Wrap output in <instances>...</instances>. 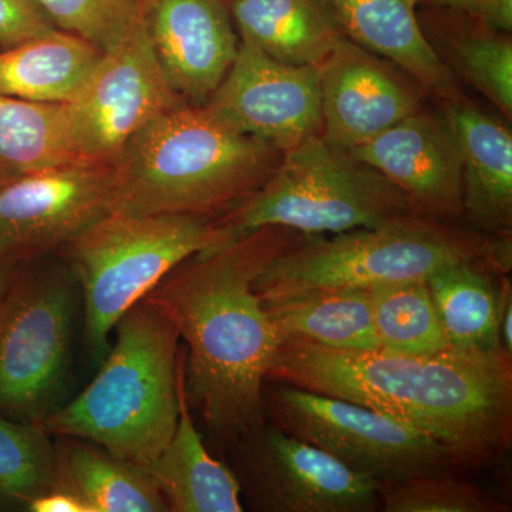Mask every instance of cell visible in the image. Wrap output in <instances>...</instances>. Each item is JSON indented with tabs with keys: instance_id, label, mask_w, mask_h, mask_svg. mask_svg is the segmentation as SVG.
Returning <instances> with one entry per match:
<instances>
[{
	"instance_id": "cell-1",
	"label": "cell",
	"mask_w": 512,
	"mask_h": 512,
	"mask_svg": "<svg viewBox=\"0 0 512 512\" xmlns=\"http://www.w3.org/2000/svg\"><path fill=\"white\" fill-rule=\"evenodd\" d=\"M268 382L389 414L446 448L460 471L491 466L511 447L512 356L504 349L407 356L284 336Z\"/></svg>"
},
{
	"instance_id": "cell-2",
	"label": "cell",
	"mask_w": 512,
	"mask_h": 512,
	"mask_svg": "<svg viewBox=\"0 0 512 512\" xmlns=\"http://www.w3.org/2000/svg\"><path fill=\"white\" fill-rule=\"evenodd\" d=\"M303 237L281 227L255 229L191 256L146 296L187 343L185 396L221 443L234 444L266 423L265 384L282 336L254 282Z\"/></svg>"
},
{
	"instance_id": "cell-3",
	"label": "cell",
	"mask_w": 512,
	"mask_h": 512,
	"mask_svg": "<svg viewBox=\"0 0 512 512\" xmlns=\"http://www.w3.org/2000/svg\"><path fill=\"white\" fill-rule=\"evenodd\" d=\"M282 154L205 104H180L124 148L113 211L218 217L264 185Z\"/></svg>"
},
{
	"instance_id": "cell-4",
	"label": "cell",
	"mask_w": 512,
	"mask_h": 512,
	"mask_svg": "<svg viewBox=\"0 0 512 512\" xmlns=\"http://www.w3.org/2000/svg\"><path fill=\"white\" fill-rule=\"evenodd\" d=\"M116 343L79 396L40 423L50 436L89 441L147 467L170 443L180 413L184 353L177 329L144 298L119 320Z\"/></svg>"
},
{
	"instance_id": "cell-5",
	"label": "cell",
	"mask_w": 512,
	"mask_h": 512,
	"mask_svg": "<svg viewBox=\"0 0 512 512\" xmlns=\"http://www.w3.org/2000/svg\"><path fill=\"white\" fill-rule=\"evenodd\" d=\"M457 262L487 264L507 274L510 238L424 215L332 237L305 235L265 266L254 291L265 302L309 292L370 289L427 279Z\"/></svg>"
},
{
	"instance_id": "cell-6",
	"label": "cell",
	"mask_w": 512,
	"mask_h": 512,
	"mask_svg": "<svg viewBox=\"0 0 512 512\" xmlns=\"http://www.w3.org/2000/svg\"><path fill=\"white\" fill-rule=\"evenodd\" d=\"M414 215L423 214L396 185L349 151L316 136L284 151L264 185L214 217L218 244L212 249L264 227L313 237L379 227Z\"/></svg>"
},
{
	"instance_id": "cell-7",
	"label": "cell",
	"mask_w": 512,
	"mask_h": 512,
	"mask_svg": "<svg viewBox=\"0 0 512 512\" xmlns=\"http://www.w3.org/2000/svg\"><path fill=\"white\" fill-rule=\"evenodd\" d=\"M217 244L214 218L111 211L64 245L96 363L103 362L111 332L134 305L178 265Z\"/></svg>"
},
{
	"instance_id": "cell-8",
	"label": "cell",
	"mask_w": 512,
	"mask_h": 512,
	"mask_svg": "<svg viewBox=\"0 0 512 512\" xmlns=\"http://www.w3.org/2000/svg\"><path fill=\"white\" fill-rule=\"evenodd\" d=\"M79 285L69 269L22 259L0 298V414L40 426L67 383Z\"/></svg>"
},
{
	"instance_id": "cell-9",
	"label": "cell",
	"mask_w": 512,
	"mask_h": 512,
	"mask_svg": "<svg viewBox=\"0 0 512 512\" xmlns=\"http://www.w3.org/2000/svg\"><path fill=\"white\" fill-rule=\"evenodd\" d=\"M265 419L335 457L377 485L458 470L453 456L423 431L363 404L271 382Z\"/></svg>"
},
{
	"instance_id": "cell-10",
	"label": "cell",
	"mask_w": 512,
	"mask_h": 512,
	"mask_svg": "<svg viewBox=\"0 0 512 512\" xmlns=\"http://www.w3.org/2000/svg\"><path fill=\"white\" fill-rule=\"evenodd\" d=\"M231 446L237 461L232 471L256 511L380 510L375 481L268 421Z\"/></svg>"
},
{
	"instance_id": "cell-11",
	"label": "cell",
	"mask_w": 512,
	"mask_h": 512,
	"mask_svg": "<svg viewBox=\"0 0 512 512\" xmlns=\"http://www.w3.org/2000/svg\"><path fill=\"white\" fill-rule=\"evenodd\" d=\"M184 103L168 82L140 18L119 47L104 53L67 107L83 160L116 164L131 138Z\"/></svg>"
},
{
	"instance_id": "cell-12",
	"label": "cell",
	"mask_w": 512,
	"mask_h": 512,
	"mask_svg": "<svg viewBox=\"0 0 512 512\" xmlns=\"http://www.w3.org/2000/svg\"><path fill=\"white\" fill-rule=\"evenodd\" d=\"M116 164L59 165L0 181V259L64 247L113 211Z\"/></svg>"
},
{
	"instance_id": "cell-13",
	"label": "cell",
	"mask_w": 512,
	"mask_h": 512,
	"mask_svg": "<svg viewBox=\"0 0 512 512\" xmlns=\"http://www.w3.org/2000/svg\"><path fill=\"white\" fill-rule=\"evenodd\" d=\"M205 106L282 153L322 136L319 67L278 62L244 40Z\"/></svg>"
},
{
	"instance_id": "cell-14",
	"label": "cell",
	"mask_w": 512,
	"mask_h": 512,
	"mask_svg": "<svg viewBox=\"0 0 512 512\" xmlns=\"http://www.w3.org/2000/svg\"><path fill=\"white\" fill-rule=\"evenodd\" d=\"M322 137L350 151L421 109L423 87L343 37L319 66Z\"/></svg>"
},
{
	"instance_id": "cell-15",
	"label": "cell",
	"mask_w": 512,
	"mask_h": 512,
	"mask_svg": "<svg viewBox=\"0 0 512 512\" xmlns=\"http://www.w3.org/2000/svg\"><path fill=\"white\" fill-rule=\"evenodd\" d=\"M349 153L396 185L420 214L440 221L463 215V164L444 114L421 107Z\"/></svg>"
},
{
	"instance_id": "cell-16",
	"label": "cell",
	"mask_w": 512,
	"mask_h": 512,
	"mask_svg": "<svg viewBox=\"0 0 512 512\" xmlns=\"http://www.w3.org/2000/svg\"><path fill=\"white\" fill-rule=\"evenodd\" d=\"M140 18L178 96L207 103L238 52L227 0H141Z\"/></svg>"
},
{
	"instance_id": "cell-17",
	"label": "cell",
	"mask_w": 512,
	"mask_h": 512,
	"mask_svg": "<svg viewBox=\"0 0 512 512\" xmlns=\"http://www.w3.org/2000/svg\"><path fill=\"white\" fill-rule=\"evenodd\" d=\"M446 100L443 114L463 164V215L478 231L507 237L512 222L511 130L470 101Z\"/></svg>"
},
{
	"instance_id": "cell-18",
	"label": "cell",
	"mask_w": 512,
	"mask_h": 512,
	"mask_svg": "<svg viewBox=\"0 0 512 512\" xmlns=\"http://www.w3.org/2000/svg\"><path fill=\"white\" fill-rule=\"evenodd\" d=\"M343 35L399 67L424 92L451 97L456 80L421 29L414 0H328Z\"/></svg>"
},
{
	"instance_id": "cell-19",
	"label": "cell",
	"mask_w": 512,
	"mask_h": 512,
	"mask_svg": "<svg viewBox=\"0 0 512 512\" xmlns=\"http://www.w3.org/2000/svg\"><path fill=\"white\" fill-rule=\"evenodd\" d=\"M168 511L241 512V485L232 468L211 456L195 427L180 380V413L170 443L147 466Z\"/></svg>"
},
{
	"instance_id": "cell-20",
	"label": "cell",
	"mask_w": 512,
	"mask_h": 512,
	"mask_svg": "<svg viewBox=\"0 0 512 512\" xmlns=\"http://www.w3.org/2000/svg\"><path fill=\"white\" fill-rule=\"evenodd\" d=\"M239 40L293 66H320L342 29L328 0H231Z\"/></svg>"
},
{
	"instance_id": "cell-21",
	"label": "cell",
	"mask_w": 512,
	"mask_h": 512,
	"mask_svg": "<svg viewBox=\"0 0 512 512\" xmlns=\"http://www.w3.org/2000/svg\"><path fill=\"white\" fill-rule=\"evenodd\" d=\"M494 266L457 262L426 279L434 308L451 348L503 349L500 323L510 281Z\"/></svg>"
},
{
	"instance_id": "cell-22",
	"label": "cell",
	"mask_w": 512,
	"mask_h": 512,
	"mask_svg": "<svg viewBox=\"0 0 512 512\" xmlns=\"http://www.w3.org/2000/svg\"><path fill=\"white\" fill-rule=\"evenodd\" d=\"M104 53L89 40L60 29L0 50V94L39 103H72Z\"/></svg>"
},
{
	"instance_id": "cell-23",
	"label": "cell",
	"mask_w": 512,
	"mask_h": 512,
	"mask_svg": "<svg viewBox=\"0 0 512 512\" xmlns=\"http://www.w3.org/2000/svg\"><path fill=\"white\" fill-rule=\"evenodd\" d=\"M59 439L63 441L56 446V485L76 495L89 512L168 511L147 467L89 441Z\"/></svg>"
},
{
	"instance_id": "cell-24",
	"label": "cell",
	"mask_w": 512,
	"mask_h": 512,
	"mask_svg": "<svg viewBox=\"0 0 512 512\" xmlns=\"http://www.w3.org/2000/svg\"><path fill=\"white\" fill-rule=\"evenodd\" d=\"M262 306L282 338L292 336L332 349H380L369 289L301 293Z\"/></svg>"
},
{
	"instance_id": "cell-25",
	"label": "cell",
	"mask_w": 512,
	"mask_h": 512,
	"mask_svg": "<svg viewBox=\"0 0 512 512\" xmlns=\"http://www.w3.org/2000/svg\"><path fill=\"white\" fill-rule=\"evenodd\" d=\"M73 163L87 161L80 156L67 104L0 94V181Z\"/></svg>"
},
{
	"instance_id": "cell-26",
	"label": "cell",
	"mask_w": 512,
	"mask_h": 512,
	"mask_svg": "<svg viewBox=\"0 0 512 512\" xmlns=\"http://www.w3.org/2000/svg\"><path fill=\"white\" fill-rule=\"evenodd\" d=\"M369 292L380 349L421 356L451 348L426 279L377 285Z\"/></svg>"
},
{
	"instance_id": "cell-27",
	"label": "cell",
	"mask_w": 512,
	"mask_h": 512,
	"mask_svg": "<svg viewBox=\"0 0 512 512\" xmlns=\"http://www.w3.org/2000/svg\"><path fill=\"white\" fill-rule=\"evenodd\" d=\"M36 424L0 414V511H28L56 485V444Z\"/></svg>"
},
{
	"instance_id": "cell-28",
	"label": "cell",
	"mask_w": 512,
	"mask_h": 512,
	"mask_svg": "<svg viewBox=\"0 0 512 512\" xmlns=\"http://www.w3.org/2000/svg\"><path fill=\"white\" fill-rule=\"evenodd\" d=\"M476 22V20H474ZM454 69L503 114L512 116V42L510 35L476 22V28L446 37Z\"/></svg>"
},
{
	"instance_id": "cell-29",
	"label": "cell",
	"mask_w": 512,
	"mask_h": 512,
	"mask_svg": "<svg viewBox=\"0 0 512 512\" xmlns=\"http://www.w3.org/2000/svg\"><path fill=\"white\" fill-rule=\"evenodd\" d=\"M383 512H507L510 505L464 480L456 471L380 484Z\"/></svg>"
},
{
	"instance_id": "cell-30",
	"label": "cell",
	"mask_w": 512,
	"mask_h": 512,
	"mask_svg": "<svg viewBox=\"0 0 512 512\" xmlns=\"http://www.w3.org/2000/svg\"><path fill=\"white\" fill-rule=\"evenodd\" d=\"M53 25L103 52L119 47L140 20L141 0H37Z\"/></svg>"
},
{
	"instance_id": "cell-31",
	"label": "cell",
	"mask_w": 512,
	"mask_h": 512,
	"mask_svg": "<svg viewBox=\"0 0 512 512\" xmlns=\"http://www.w3.org/2000/svg\"><path fill=\"white\" fill-rule=\"evenodd\" d=\"M56 29L37 0H0V50L12 49Z\"/></svg>"
},
{
	"instance_id": "cell-32",
	"label": "cell",
	"mask_w": 512,
	"mask_h": 512,
	"mask_svg": "<svg viewBox=\"0 0 512 512\" xmlns=\"http://www.w3.org/2000/svg\"><path fill=\"white\" fill-rule=\"evenodd\" d=\"M471 18L485 28L510 35L512 30V0H470L463 8Z\"/></svg>"
},
{
	"instance_id": "cell-33",
	"label": "cell",
	"mask_w": 512,
	"mask_h": 512,
	"mask_svg": "<svg viewBox=\"0 0 512 512\" xmlns=\"http://www.w3.org/2000/svg\"><path fill=\"white\" fill-rule=\"evenodd\" d=\"M29 512H89L86 505L70 491L55 487L29 505Z\"/></svg>"
},
{
	"instance_id": "cell-34",
	"label": "cell",
	"mask_w": 512,
	"mask_h": 512,
	"mask_svg": "<svg viewBox=\"0 0 512 512\" xmlns=\"http://www.w3.org/2000/svg\"><path fill=\"white\" fill-rule=\"evenodd\" d=\"M511 293H508L505 299L503 315H501L500 323V340L501 346L508 355L512 356V298Z\"/></svg>"
},
{
	"instance_id": "cell-35",
	"label": "cell",
	"mask_w": 512,
	"mask_h": 512,
	"mask_svg": "<svg viewBox=\"0 0 512 512\" xmlns=\"http://www.w3.org/2000/svg\"><path fill=\"white\" fill-rule=\"evenodd\" d=\"M22 259L16 258H2L0 259V298L5 293L6 288L12 281L13 274H15L16 268H18L19 262Z\"/></svg>"
},
{
	"instance_id": "cell-36",
	"label": "cell",
	"mask_w": 512,
	"mask_h": 512,
	"mask_svg": "<svg viewBox=\"0 0 512 512\" xmlns=\"http://www.w3.org/2000/svg\"><path fill=\"white\" fill-rule=\"evenodd\" d=\"M427 2V0H414V3ZM429 2L444 3V5L456 6V8H463L470 0H429Z\"/></svg>"
},
{
	"instance_id": "cell-37",
	"label": "cell",
	"mask_w": 512,
	"mask_h": 512,
	"mask_svg": "<svg viewBox=\"0 0 512 512\" xmlns=\"http://www.w3.org/2000/svg\"><path fill=\"white\" fill-rule=\"evenodd\" d=\"M227 2H231V0H227Z\"/></svg>"
}]
</instances>
